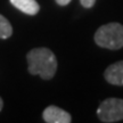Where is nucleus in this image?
<instances>
[{
	"label": "nucleus",
	"mask_w": 123,
	"mask_h": 123,
	"mask_svg": "<svg viewBox=\"0 0 123 123\" xmlns=\"http://www.w3.org/2000/svg\"><path fill=\"white\" fill-rule=\"evenodd\" d=\"M43 121L47 123H70L72 116L66 111L57 106H48L42 113Z\"/></svg>",
	"instance_id": "4"
},
{
	"label": "nucleus",
	"mask_w": 123,
	"mask_h": 123,
	"mask_svg": "<svg viewBox=\"0 0 123 123\" xmlns=\"http://www.w3.org/2000/svg\"><path fill=\"white\" fill-rule=\"evenodd\" d=\"M13 34V27L8 22V19L0 15V38L1 39H7Z\"/></svg>",
	"instance_id": "7"
},
{
	"label": "nucleus",
	"mask_w": 123,
	"mask_h": 123,
	"mask_svg": "<svg viewBox=\"0 0 123 123\" xmlns=\"http://www.w3.org/2000/svg\"><path fill=\"white\" fill-rule=\"evenodd\" d=\"M81 5L83 6L84 8H91L92 6L95 5L96 0H80Z\"/></svg>",
	"instance_id": "8"
},
{
	"label": "nucleus",
	"mask_w": 123,
	"mask_h": 123,
	"mask_svg": "<svg viewBox=\"0 0 123 123\" xmlns=\"http://www.w3.org/2000/svg\"><path fill=\"white\" fill-rule=\"evenodd\" d=\"M29 72L32 75H40L41 79L50 80L57 71V59L48 48H34L26 55Z\"/></svg>",
	"instance_id": "1"
},
{
	"label": "nucleus",
	"mask_w": 123,
	"mask_h": 123,
	"mask_svg": "<svg viewBox=\"0 0 123 123\" xmlns=\"http://www.w3.org/2000/svg\"><path fill=\"white\" fill-rule=\"evenodd\" d=\"M56 2L59 6H66V5H68L71 2V0H56Z\"/></svg>",
	"instance_id": "9"
},
{
	"label": "nucleus",
	"mask_w": 123,
	"mask_h": 123,
	"mask_svg": "<svg viewBox=\"0 0 123 123\" xmlns=\"http://www.w3.org/2000/svg\"><path fill=\"white\" fill-rule=\"evenodd\" d=\"M95 42L101 48L117 50L123 47V25L108 23L101 25L95 33Z\"/></svg>",
	"instance_id": "2"
},
{
	"label": "nucleus",
	"mask_w": 123,
	"mask_h": 123,
	"mask_svg": "<svg viewBox=\"0 0 123 123\" xmlns=\"http://www.w3.org/2000/svg\"><path fill=\"white\" fill-rule=\"evenodd\" d=\"M98 119L101 122L112 123L123 120V99L107 98L100 103L97 110Z\"/></svg>",
	"instance_id": "3"
},
{
	"label": "nucleus",
	"mask_w": 123,
	"mask_h": 123,
	"mask_svg": "<svg viewBox=\"0 0 123 123\" xmlns=\"http://www.w3.org/2000/svg\"><path fill=\"white\" fill-rule=\"evenodd\" d=\"M105 80L114 86H123V61L110 65L104 73Z\"/></svg>",
	"instance_id": "5"
},
{
	"label": "nucleus",
	"mask_w": 123,
	"mask_h": 123,
	"mask_svg": "<svg viewBox=\"0 0 123 123\" xmlns=\"http://www.w3.org/2000/svg\"><path fill=\"white\" fill-rule=\"evenodd\" d=\"M2 106H4V101H2V99L0 98V111L2 110Z\"/></svg>",
	"instance_id": "10"
},
{
	"label": "nucleus",
	"mask_w": 123,
	"mask_h": 123,
	"mask_svg": "<svg viewBox=\"0 0 123 123\" xmlns=\"http://www.w3.org/2000/svg\"><path fill=\"white\" fill-rule=\"evenodd\" d=\"M14 7L27 15H37L40 10V6L37 0H9Z\"/></svg>",
	"instance_id": "6"
}]
</instances>
